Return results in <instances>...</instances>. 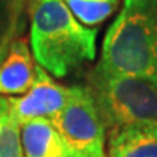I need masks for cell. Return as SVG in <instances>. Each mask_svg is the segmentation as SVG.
<instances>
[{
    "mask_svg": "<svg viewBox=\"0 0 157 157\" xmlns=\"http://www.w3.org/2000/svg\"><path fill=\"white\" fill-rule=\"evenodd\" d=\"M98 29L86 28L64 0H39L31 15V50L39 67L63 78L96 57Z\"/></svg>",
    "mask_w": 157,
    "mask_h": 157,
    "instance_id": "cell-1",
    "label": "cell"
},
{
    "mask_svg": "<svg viewBox=\"0 0 157 157\" xmlns=\"http://www.w3.org/2000/svg\"><path fill=\"white\" fill-rule=\"evenodd\" d=\"M95 68L157 83V0H124Z\"/></svg>",
    "mask_w": 157,
    "mask_h": 157,
    "instance_id": "cell-2",
    "label": "cell"
},
{
    "mask_svg": "<svg viewBox=\"0 0 157 157\" xmlns=\"http://www.w3.org/2000/svg\"><path fill=\"white\" fill-rule=\"evenodd\" d=\"M86 87L106 134L132 124L157 119V83L153 80L93 68Z\"/></svg>",
    "mask_w": 157,
    "mask_h": 157,
    "instance_id": "cell-3",
    "label": "cell"
},
{
    "mask_svg": "<svg viewBox=\"0 0 157 157\" xmlns=\"http://www.w3.org/2000/svg\"><path fill=\"white\" fill-rule=\"evenodd\" d=\"M50 121L74 157H108L106 131L86 86L70 87L64 108Z\"/></svg>",
    "mask_w": 157,
    "mask_h": 157,
    "instance_id": "cell-4",
    "label": "cell"
},
{
    "mask_svg": "<svg viewBox=\"0 0 157 157\" xmlns=\"http://www.w3.org/2000/svg\"><path fill=\"white\" fill-rule=\"evenodd\" d=\"M70 96V87L61 86L36 64L35 80L31 89L23 96L7 98L13 115L19 124L28 122L36 118L50 119L61 111Z\"/></svg>",
    "mask_w": 157,
    "mask_h": 157,
    "instance_id": "cell-5",
    "label": "cell"
},
{
    "mask_svg": "<svg viewBox=\"0 0 157 157\" xmlns=\"http://www.w3.org/2000/svg\"><path fill=\"white\" fill-rule=\"evenodd\" d=\"M108 157H157V119L108 132Z\"/></svg>",
    "mask_w": 157,
    "mask_h": 157,
    "instance_id": "cell-6",
    "label": "cell"
},
{
    "mask_svg": "<svg viewBox=\"0 0 157 157\" xmlns=\"http://www.w3.org/2000/svg\"><path fill=\"white\" fill-rule=\"evenodd\" d=\"M35 68L26 41L16 39L0 64V96L25 95L35 80Z\"/></svg>",
    "mask_w": 157,
    "mask_h": 157,
    "instance_id": "cell-7",
    "label": "cell"
},
{
    "mask_svg": "<svg viewBox=\"0 0 157 157\" xmlns=\"http://www.w3.org/2000/svg\"><path fill=\"white\" fill-rule=\"evenodd\" d=\"M21 134L25 157H74L47 118H36L22 124Z\"/></svg>",
    "mask_w": 157,
    "mask_h": 157,
    "instance_id": "cell-8",
    "label": "cell"
},
{
    "mask_svg": "<svg viewBox=\"0 0 157 157\" xmlns=\"http://www.w3.org/2000/svg\"><path fill=\"white\" fill-rule=\"evenodd\" d=\"M32 10V0H0V64L12 44L22 38Z\"/></svg>",
    "mask_w": 157,
    "mask_h": 157,
    "instance_id": "cell-9",
    "label": "cell"
},
{
    "mask_svg": "<svg viewBox=\"0 0 157 157\" xmlns=\"http://www.w3.org/2000/svg\"><path fill=\"white\" fill-rule=\"evenodd\" d=\"M0 157H25L21 124L6 96H0Z\"/></svg>",
    "mask_w": 157,
    "mask_h": 157,
    "instance_id": "cell-10",
    "label": "cell"
},
{
    "mask_svg": "<svg viewBox=\"0 0 157 157\" xmlns=\"http://www.w3.org/2000/svg\"><path fill=\"white\" fill-rule=\"evenodd\" d=\"M73 16L82 25L95 26L112 15L118 0H64Z\"/></svg>",
    "mask_w": 157,
    "mask_h": 157,
    "instance_id": "cell-11",
    "label": "cell"
},
{
    "mask_svg": "<svg viewBox=\"0 0 157 157\" xmlns=\"http://www.w3.org/2000/svg\"><path fill=\"white\" fill-rule=\"evenodd\" d=\"M38 2H39V0H32V7H34V9H35V6H36V3H38ZM32 12H34V10H32Z\"/></svg>",
    "mask_w": 157,
    "mask_h": 157,
    "instance_id": "cell-12",
    "label": "cell"
}]
</instances>
